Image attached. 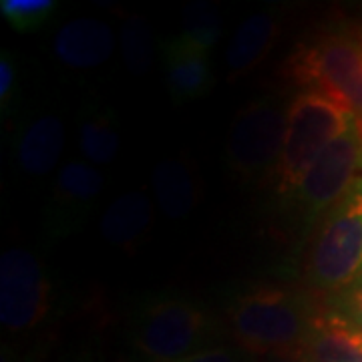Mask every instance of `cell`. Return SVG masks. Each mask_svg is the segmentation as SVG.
<instances>
[{
    "label": "cell",
    "instance_id": "6da1fadb",
    "mask_svg": "<svg viewBox=\"0 0 362 362\" xmlns=\"http://www.w3.org/2000/svg\"><path fill=\"white\" fill-rule=\"evenodd\" d=\"M306 302L280 286H258L233 302L230 326L250 356L300 354L312 322Z\"/></svg>",
    "mask_w": 362,
    "mask_h": 362
},
{
    "label": "cell",
    "instance_id": "7a4b0ae2",
    "mask_svg": "<svg viewBox=\"0 0 362 362\" xmlns=\"http://www.w3.org/2000/svg\"><path fill=\"white\" fill-rule=\"evenodd\" d=\"M129 337L139 362H181L218 346L211 316L187 298L147 300L133 316Z\"/></svg>",
    "mask_w": 362,
    "mask_h": 362
},
{
    "label": "cell",
    "instance_id": "3957f363",
    "mask_svg": "<svg viewBox=\"0 0 362 362\" xmlns=\"http://www.w3.org/2000/svg\"><path fill=\"white\" fill-rule=\"evenodd\" d=\"M356 123L354 115L320 93H300L286 111L284 137L276 168V189L292 197L306 173L334 143Z\"/></svg>",
    "mask_w": 362,
    "mask_h": 362
},
{
    "label": "cell",
    "instance_id": "277c9868",
    "mask_svg": "<svg viewBox=\"0 0 362 362\" xmlns=\"http://www.w3.org/2000/svg\"><path fill=\"white\" fill-rule=\"evenodd\" d=\"M306 276L314 288L326 292H344L362 276V180L326 216Z\"/></svg>",
    "mask_w": 362,
    "mask_h": 362
},
{
    "label": "cell",
    "instance_id": "5b68a950",
    "mask_svg": "<svg viewBox=\"0 0 362 362\" xmlns=\"http://www.w3.org/2000/svg\"><path fill=\"white\" fill-rule=\"evenodd\" d=\"M290 77L350 111L362 131V45L322 37L302 45L290 59Z\"/></svg>",
    "mask_w": 362,
    "mask_h": 362
},
{
    "label": "cell",
    "instance_id": "8992f818",
    "mask_svg": "<svg viewBox=\"0 0 362 362\" xmlns=\"http://www.w3.org/2000/svg\"><path fill=\"white\" fill-rule=\"evenodd\" d=\"M286 111L288 107L278 99L262 97L238 113L228 139V161L238 175L256 180L276 171L284 137Z\"/></svg>",
    "mask_w": 362,
    "mask_h": 362
},
{
    "label": "cell",
    "instance_id": "52a82bcc",
    "mask_svg": "<svg viewBox=\"0 0 362 362\" xmlns=\"http://www.w3.org/2000/svg\"><path fill=\"white\" fill-rule=\"evenodd\" d=\"M362 180V131L354 123L337 141L330 143L294 192L300 216L316 220L332 209Z\"/></svg>",
    "mask_w": 362,
    "mask_h": 362
},
{
    "label": "cell",
    "instance_id": "ba28073f",
    "mask_svg": "<svg viewBox=\"0 0 362 362\" xmlns=\"http://www.w3.org/2000/svg\"><path fill=\"white\" fill-rule=\"evenodd\" d=\"M51 308V282L40 259L23 247L0 259V322L11 332L37 328Z\"/></svg>",
    "mask_w": 362,
    "mask_h": 362
},
{
    "label": "cell",
    "instance_id": "9c48e42d",
    "mask_svg": "<svg viewBox=\"0 0 362 362\" xmlns=\"http://www.w3.org/2000/svg\"><path fill=\"white\" fill-rule=\"evenodd\" d=\"M105 189L103 173L87 161H66L59 169L52 192V220L57 228L69 230L87 216Z\"/></svg>",
    "mask_w": 362,
    "mask_h": 362
},
{
    "label": "cell",
    "instance_id": "30bf717a",
    "mask_svg": "<svg viewBox=\"0 0 362 362\" xmlns=\"http://www.w3.org/2000/svg\"><path fill=\"white\" fill-rule=\"evenodd\" d=\"M300 354L306 362H362V328L340 310L314 314Z\"/></svg>",
    "mask_w": 362,
    "mask_h": 362
},
{
    "label": "cell",
    "instance_id": "8fae6325",
    "mask_svg": "<svg viewBox=\"0 0 362 362\" xmlns=\"http://www.w3.org/2000/svg\"><path fill=\"white\" fill-rule=\"evenodd\" d=\"M115 51L109 25L97 18L69 21L54 37V57L73 69H93L107 63Z\"/></svg>",
    "mask_w": 362,
    "mask_h": 362
},
{
    "label": "cell",
    "instance_id": "7c38bea8",
    "mask_svg": "<svg viewBox=\"0 0 362 362\" xmlns=\"http://www.w3.org/2000/svg\"><path fill=\"white\" fill-rule=\"evenodd\" d=\"M161 57L165 85L175 101H195L211 87L209 52L199 51L181 37H175L163 42Z\"/></svg>",
    "mask_w": 362,
    "mask_h": 362
},
{
    "label": "cell",
    "instance_id": "4fadbf2b",
    "mask_svg": "<svg viewBox=\"0 0 362 362\" xmlns=\"http://www.w3.org/2000/svg\"><path fill=\"white\" fill-rule=\"evenodd\" d=\"M65 149L63 121L42 115L21 131L16 141V159L23 171L30 175H47L57 168Z\"/></svg>",
    "mask_w": 362,
    "mask_h": 362
},
{
    "label": "cell",
    "instance_id": "5bb4252c",
    "mask_svg": "<svg viewBox=\"0 0 362 362\" xmlns=\"http://www.w3.org/2000/svg\"><path fill=\"white\" fill-rule=\"evenodd\" d=\"M151 220H153V206L149 197L141 192H129L117 197L105 209L101 233L113 246H135L147 233Z\"/></svg>",
    "mask_w": 362,
    "mask_h": 362
},
{
    "label": "cell",
    "instance_id": "9a60e30c",
    "mask_svg": "<svg viewBox=\"0 0 362 362\" xmlns=\"http://www.w3.org/2000/svg\"><path fill=\"white\" fill-rule=\"evenodd\" d=\"M278 33L276 18L270 13L250 14L235 28L226 51V65L230 75H244L258 65L270 52Z\"/></svg>",
    "mask_w": 362,
    "mask_h": 362
},
{
    "label": "cell",
    "instance_id": "2e32d148",
    "mask_svg": "<svg viewBox=\"0 0 362 362\" xmlns=\"http://www.w3.org/2000/svg\"><path fill=\"white\" fill-rule=\"evenodd\" d=\"M153 194L157 206L171 220H183L195 206V181L192 171L177 159H165L153 169Z\"/></svg>",
    "mask_w": 362,
    "mask_h": 362
},
{
    "label": "cell",
    "instance_id": "e0dca14e",
    "mask_svg": "<svg viewBox=\"0 0 362 362\" xmlns=\"http://www.w3.org/2000/svg\"><path fill=\"white\" fill-rule=\"evenodd\" d=\"M78 149L87 159V163H111L121 149V137L113 119L107 113L85 117L78 125Z\"/></svg>",
    "mask_w": 362,
    "mask_h": 362
},
{
    "label": "cell",
    "instance_id": "ac0fdd59",
    "mask_svg": "<svg viewBox=\"0 0 362 362\" xmlns=\"http://www.w3.org/2000/svg\"><path fill=\"white\" fill-rule=\"evenodd\" d=\"M220 11L209 2H192L183 8L181 16V39L199 51L209 52L221 39Z\"/></svg>",
    "mask_w": 362,
    "mask_h": 362
},
{
    "label": "cell",
    "instance_id": "d6986e66",
    "mask_svg": "<svg viewBox=\"0 0 362 362\" xmlns=\"http://www.w3.org/2000/svg\"><path fill=\"white\" fill-rule=\"evenodd\" d=\"M121 54L133 75H145L153 63V35L141 14H133L121 30Z\"/></svg>",
    "mask_w": 362,
    "mask_h": 362
},
{
    "label": "cell",
    "instance_id": "ffe728a7",
    "mask_svg": "<svg viewBox=\"0 0 362 362\" xmlns=\"http://www.w3.org/2000/svg\"><path fill=\"white\" fill-rule=\"evenodd\" d=\"M57 11L54 0H2L0 13L14 30L30 33L45 25Z\"/></svg>",
    "mask_w": 362,
    "mask_h": 362
},
{
    "label": "cell",
    "instance_id": "44dd1931",
    "mask_svg": "<svg viewBox=\"0 0 362 362\" xmlns=\"http://www.w3.org/2000/svg\"><path fill=\"white\" fill-rule=\"evenodd\" d=\"M338 304H340V312L362 328V276L342 292Z\"/></svg>",
    "mask_w": 362,
    "mask_h": 362
},
{
    "label": "cell",
    "instance_id": "7402d4cb",
    "mask_svg": "<svg viewBox=\"0 0 362 362\" xmlns=\"http://www.w3.org/2000/svg\"><path fill=\"white\" fill-rule=\"evenodd\" d=\"M181 362H250V356L228 346H211Z\"/></svg>",
    "mask_w": 362,
    "mask_h": 362
},
{
    "label": "cell",
    "instance_id": "603a6c76",
    "mask_svg": "<svg viewBox=\"0 0 362 362\" xmlns=\"http://www.w3.org/2000/svg\"><path fill=\"white\" fill-rule=\"evenodd\" d=\"M14 81H16V69H14L13 59L4 52L0 59V101L6 105L11 101V95L14 90Z\"/></svg>",
    "mask_w": 362,
    "mask_h": 362
},
{
    "label": "cell",
    "instance_id": "cb8c5ba5",
    "mask_svg": "<svg viewBox=\"0 0 362 362\" xmlns=\"http://www.w3.org/2000/svg\"><path fill=\"white\" fill-rule=\"evenodd\" d=\"M250 362H306L302 354H264L250 356Z\"/></svg>",
    "mask_w": 362,
    "mask_h": 362
},
{
    "label": "cell",
    "instance_id": "d4e9b609",
    "mask_svg": "<svg viewBox=\"0 0 362 362\" xmlns=\"http://www.w3.org/2000/svg\"><path fill=\"white\" fill-rule=\"evenodd\" d=\"M361 45H362V39H361Z\"/></svg>",
    "mask_w": 362,
    "mask_h": 362
}]
</instances>
